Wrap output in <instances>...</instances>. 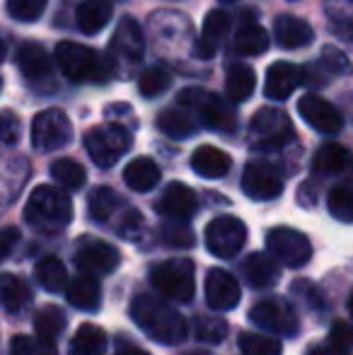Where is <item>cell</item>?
I'll list each match as a JSON object with an SVG mask.
<instances>
[{"label": "cell", "instance_id": "obj_25", "mask_svg": "<svg viewBox=\"0 0 353 355\" xmlns=\"http://www.w3.org/2000/svg\"><path fill=\"white\" fill-rule=\"evenodd\" d=\"M268 49V32L255 17H245L232 39V51L240 56H261Z\"/></svg>", "mask_w": 353, "mask_h": 355}, {"label": "cell", "instance_id": "obj_17", "mask_svg": "<svg viewBox=\"0 0 353 355\" xmlns=\"http://www.w3.org/2000/svg\"><path fill=\"white\" fill-rule=\"evenodd\" d=\"M109 49H112V58L128 63V66L141 61L143 51H146L141 24H138L133 17H123L121 22L117 24V29H114V37H112V42H109Z\"/></svg>", "mask_w": 353, "mask_h": 355}, {"label": "cell", "instance_id": "obj_11", "mask_svg": "<svg viewBox=\"0 0 353 355\" xmlns=\"http://www.w3.org/2000/svg\"><path fill=\"white\" fill-rule=\"evenodd\" d=\"M250 319L261 331L278 334V336H295L300 329L298 314L283 300H264V302L255 304L250 309Z\"/></svg>", "mask_w": 353, "mask_h": 355}, {"label": "cell", "instance_id": "obj_13", "mask_svg": "<svg viewBox=\"0 0 353 355\" xmlns=\"http://www.w3.org/2000/svg\"><path fill=\"white\" fill-rule=\"evenodd\" d=\"M17 68L34 89L53 87V66L46 49L37 42H24L17 49Z\"/></svg>", "mask_w": 353, "mask_h": 355}, {"label": "cell", "instance_id": "obj_36", "mask_svg": "<svg viewBox=\"0 0 353 355\" xmlns=\"http://www.w3.org/2000/svg\"><path fill=\"white\" fill-rule=\"evenodd\" d=\"M327 208L341 223H353V179L336 184L327 196Z\"/></svg>", "mask_w": 353, "mask_h": 355}, {"label": "cell", "instance_id": "obj_8", "mask_svg": "<svg viewBox=\"0 0 353 355\" xmlns=\"http://www.w3.org/2000/svg\"><path fill=\"white\" fill-rule=\"evenodd\" d=\"M268 254L288 268H302L312 259V244L293 227H273L266 234Z\"/></svg>", "mask_w": 353, "mask_h": 355}, {"label": "cell", "instance_id": "obj_45", "mask_svg": "<svg viewBox=\"0 0 353 355\" xmlns=\"http://www.w3.org/2000/svg\"><path fill=\"white\" fill-rule=\"evenodd\" d=\"M320 66L329 75H349L351 73V61L346 58V53H341L339 49H334V46L322 49Z\"/></svg>", "mask_w": 353, "mask_h": 355}, {"label": "cell", "instance_id": "obj_10", "mask_svg": "<svg viewBox=\"0 0 353 355\" xmlns=\"http://www.w3.org/2000/svg\"><path fill=\"white\" fill-rule=\"evenodd\" d=\"M73 138L71 119L61 109H46L37 114L32 121V145L42 153H51L63 145H68Z\"/></svg>", "mask_w": 353, "mask_h": 355}, {"label": "cell", "instance_id": "obj_39", "mask_svg": "<svg viewBox=\"0 0 353 355\" xmlns=\"http://www.w3.org/2000/svg\"><path fill=\"white\" fill-rule=\"evenodd\" d=\"M240 351L242 355H281V341L268 334H242L240 336Z\"/></svg>", "mask_w": 353, "mask_h": 355}, {"label": "cell", "instance_id": "obj_6", "mask_svg": "<svg viewBox=\"0 0 353 355\" xmlns=\"http://www.w3.org/2000/svg\"><path fill=\"white\" fill-rule=\"evenodd\" d=\"M179 104L193 109L203 126L216 128V131H232L235 128V114L218 94L198 87H187L179 92Z\"/></svg>", "mask_w": 353, "mask_h": 355}, {"label": "cell", "instance_id": "obj_4", "mask_svg": "<svg viewBox=\"0 0 353 355\" xmlns=\"http://www.w3.org/2000/svg\"><path fill=\"white\" fill-rule=\"evenodd\" d=\"M131 148V136L119 123H102L85 133V150L97 167H114Z\"/></svg>", "mask_w": 353, "mask_h": 355}, {"label": "cell", "instance_id": "obj_21", "mask_svg": "<svg viewBox=\"0 0 353 355\" xmlns=\"http://www.w3.org/2000/svg\"><path fill=\"white\" fill-rule=\"evenodd\" d=\"M227 29H230V15L225 10H211L203 19L201 37L196 39V56L203 61L216 56L218 46L227 37Z\"/></svg>", "mask_w": 353, "mask_h": 355}, {"label": "cell", "instance_id": "obj_22", "mask_svg": "<svg viewBox=\"0 0 353 355\" xmlns=\"http://www.w3.org/2000/svg\"><path fill=\"white\" fill-rule=\"evenodd\" d=\"M273 37L283 49H302L312 44L315 32L305 19L295 17V15H278L273 22Z\"/></svg>", "mask_w": 353, "mask_h": 355}, {"label": "cell", "instance_id": "obj_51", "mask_svg": "<svg viewBox=\"0 0 353 355\" xmlns=\"http://www.w3.org/2000/svg\"><path fill=\"white\" fill-rule=\"evenodd\" d=\"M117 355H148V353L141 351V348H133V346H121Z\"/></svg>", "mask_w": 353, "mask_h": 355}, {"label": "cell", "instance_id": "obj_9", "mask_svg": "<svg viewBox=\"0 0 353 355\" xmlns=\"http://www.w3.org/2000/svg\"><path fill=\"white\" fill-rule=\"evenodd\" d=\"M250 133L257 150H276L293 141V123L281 109H259L250 123Z\"/></svg>", "mask_w": 353, "mask_h": 355}, {"label": "cell", "instance_id": "obj_54", "mask_svg": "<svg viewBox=\"0 0 353 355\" xmlns=\"http://www.w3.org/2000/svg\"><path fill=\"white\" fill-rule=\"evenodd\" d=\"M349 312H351V317H353V293H351V297H349Z\"/></svg>", "mask_w": 353, "mask_h": 355}, {"label": "cell", "instance_id": "obj_20", "mask_svg": "<svg viewBox=\"0 0 353 355\" xmlns=\"http://www.w3.org/2000/svg\"><path fill=\"white\" fill-rule=\"evenodd\" d=\"M312 172L320 174V177L353 174V153L341 143H325L312 157Z\"/></svg>", "mask_w": 353, "mask_h": 355}, {"label": "cell", "instance_id": "obj_5", "mask_svg": "<svg viewBox=\"0 0 353 355\" xmlns=\"http://www.w3.org/2000/svg\"><path fill=\"white\" fill-rule=\"evenodd\" d=\"M153 288L167 300H177V302H189L193 297V263L189 259H170L162 261L153 268L150 273Z\"/></svg>", "mask_w": 353, "mask_h": 355}, {"label": "cell", "instance_id": "obj_28", "mask_svg": "<svg viewBox=\"0 0 353 355\" xmlns=\"http://www.w3.org/2000/svg\"><path fill=\"white\" fill-rule=\"evenodd\" d=\"M160 167L155 164V159L150 157H136L126 164L123 169V182H126L128 189L138 193H146L150 189H155L160 184Z\"/></svg>", "mask_w": 353, "mask_h": 355}, {"label": "cell", "instance_id": "obj_41", "mask_svg": "<svg viewBox=\"0 0 353 355\" xmlns=\"http://www.w3.org/2000/svg\"><path fill=\"white\" fill-rule=\"evenodd\" d=\"M114 230L126 242H138L143 237V232H146V223H143V215L136 208H126V211L119 215L117 223H114Z\"/></svg>", "mask_w": 353, "mask_h": 355}, {"label": "cell", "instance_id": "obj_47", "mask_svg": "<svg viewBox=\"0 0 353 355\" xmlns=\"http://www.w3.org/2000/svg\"><path fill=\"white\" fill-rule=\"evenodd\" d=\"M329 343H334L336 348H344V351H351L353 348V327L346 322H334L329 331Z\"/></svg>", "mask_w": 353, "mask_h": 355}, {"label": "cell", "instance_id": "obj_32", "mask_svg": "<svg viewBox=\"0 0 353 355\" xmlns=\"http://www.w3.org/2000/svg\"><path fill=\"white\" fill-rule=\"evenodd\" d=\"M257 87V75L250 66L245 63H235V66L227 68V78H225V92L230 97V102L242 104L252 97Z\"/></svg>", "mask_w": 353, "mask_h": 355}, {"label": "cell", "instance_id": "obj_2", "mask_svg": "<svg viewBox=\"0 0 353 355\" xmlns=\"http://www.w3.org/2000/svg\"><path fill=\"white\" fill-rule=\"evenodd\" d=\"M24 220L39 232H61L73 220V203L61 189L42 184L27 198Z\"/></svg>", "mask_w": 353, "mask_h": 355}, {"label": "cell", "instance_id": "obj_14", "mask_svg": "<svg viewBox=\"0 0 353 355\" xmlns=\"http://www.w3.org/2000/svg\"><path fill=\"white\" fill-rule=\"evenodd\" d=\"M298 112H300L302 121L310 123L320 133L334 136L344 128V116H341L339 109L327 99L317 97V94H302L300 102H298Z\"/></svg>", "mask_w": 353, "mask_h": 355}, {"label": "cell", "instance_id": "obj_1", "mask_svg": "<svg viewBox=\"0 0 353 355\" xmlns=\"http://www.w3.org/2000/svg\"><path fill=\"white\" fill-rule=\"evenodd\" d=\"M131 317L148 338L162 346H177L189 334L182 314L155 295H138L131 304Z\"/></svg>", "mask_w": 353, "mask_h": 355}, {"label": "cell", "instance_id": "obj_31", "mask_svg": "<svg viewBox=\"0 0 353 355\" xmlns=\"http://www.w3.org/2000/svg\"><path fill=\"white\" fill-rule=\"evenodd\" d=\"M66 327H68L66 314H63L56 304H46V307L39 309L37 317H34V334H37V338L44 343H51V346L61 338Z\"/></svg>", "mask_w": 353, "mask_h": 355}, {"label": "cell", "instance_id": "obj_40", "mask_svg": "<svg viewBox=\"0 0 353 355\" xmlns=\"http://www.w3.org/2000/svg\"><path fill=\"white\" fill-rule=\"evenodd\" d=\"M170 87V73L162 66H153L148 71H143V75L138 78V89L146 99L160 97L165 89Z\"/></svg>", "mask_w": 353, "mask_h": 355}, {"label": "cell", "instance_id": "obj_3", "mask_svg": "<svg viewBox=\"0 0 353 355\" xmlns=\"http://www.w3.org/2000/svg\"><path fill=\"white\" fill-rule=\"evenodd\" d=\"M56 63L71 83H107L112 78V61L85 44L61 42L56 46Z\"/></svg>", "mask_w": 353, "mask_h": 355}, {"label": "cell", "instance_id": "obj_29", "mask_svg": "<svg viewBox=\"0 0 353 355\" xmlns=\"http://www.w3.org/2000/svg\"><path fill=\"white\" fill-rule=\"evenodd\" d=\"M32 304V288L12 273H0V307L19 314Z\"/></svg>", "mask_w": 353, "mask_h": 355}, {"label": "cell", "instance_id": "obj_44", "mask_svg": "<svg viewBox=\"0 0 353 355\" xmlns=\"http://www.w3.org/2000/svg\"><path fill=\"white\" fill-rule=\"evenodd\" d=\"M10 355H56L51 343H44L32 336H17L10 343Z\"/></svg>", "mask_w": 353, "mask_h": 355}, {"label": "cell", "instance_id": "obj_30", "mask_svg": "<svg viewBox=\"0 0 353 355\" xmlns=\"http://www.w3.org/2000/svg\"><path fill=\"white\" fill-rule=\"evenodd\" d=\"M112 19V3L109 0H83L78 5L76 22L83 34H97Z\"/></svg>", "mask_w": 353, "mask_h": 355}, {"label": "cell", "instance_id": "obj_55", "mask_svg": "<svg viewBox=\"0 0 353 355\" xmlns=\"http://www.w3.org/2000/svg\"><path fill=\"white\" fill-rule=\"evenodd\" d=\"M221 3H235V0H221Z\"/></svg>", "mask_w": 353, "mask_h": 355}, {"label": "cell", "instance_id": "obj_43", "mask_svg": "<svg viewBox=\"0 0 353 355\" xmlns=\"http://www.w3.org/2000/svg\"><path fill=\"white\" fill-rule=\"evenodd\" d=\"M49 0H8V12L17 22H37L46 10Z\"/></svg>", "mask_w": 353, "mask_h": 355}, {"label": "cell", "instance_id": "obj_19", "mask_svg": "<svg viewBox=\"0 0 353 355\" xmlns=\"http://www.w3.org/2000/svg\"><path fill=\"white\" fill-rule=\"evenodd\" d=\"M305 80V71L295 63L288 61H276L268 66L266 71V83H264V94L273 102H283L295 92L298 85Z\"/></svg>", "mask_w": 353, "mask_h": 355}, {"label": "cell", "instance_id": "obj_27", "mask_svg": "<svg viewBox=\"0 0 353 355\" xmlns=\"http://www.w3.org/2000/svg\"><path fill=\"white\" fill-rule=\"evenodd\" d=\"M66 297L73 307L85 309V312H92L102 304V285L94 276H87V273H80L76 276L66 288Z\"/></svg>", "mask_w": 353, "mask_h": 355}, {"label": "cell", "instance_id": "obj_33", "mask_svg": "<svg viewBox=\"0 0 353 355\" xmlns=\"http://www.w3.org/2000/svg\"><path fill=\"white\" fill-rule=\"evenodd\" d=\"M157 128L165 133L167 138L175 141H184V138L196 133V121L191 119V114H187L184 109H165L157 116Z\"/></svg>", "mask_w": 353, "mask_h": 355}, {"label": "cell", "instance_id": "obj_16", "mask_svg": "<svg viewBox=\"0 0 353 355\" xmlns=\"http://www.w3.org/2000/svg\"><path fill=\"white\" fill-rule=\"evenodd\" d=\"M155 211L165 220H177V223H187L189 218H193L198 211V198L193 193V189H189L182 182L167 184V189L162 191V196L157 198Z\"/></svg>", "mask_w": 353, "mask_h": 355}, {"label": "cell", "instance_id": "obj_50", "mask_svg": "<svg viewBox=\"0 0 353 355\" xmlns=\"http://www.w3.org/2000/svg\"><path fill=\"white\" fill-rule=\"evenodd\" d=\"M307 355H349V351H344V348H336L334 343H317V346L310 348V353Z\"/></svg>", "mask_w": 353, "mask_h": 355}, {"label": "cell", "instance_id": "obj_48", "mask_svg": "<svg viewBox=\"0 0 353 355\" xmlns=\"http://www.w3.org/2000/svg\"><path fill=\"white\" fill-rule=\"evenodd\" d=\"M19 237L22 234H19L17 227H0V261H5L10 257V252L17 247Z\"/></svg>", "mask_w": 353, "mask_h": 355}, {"label": "cell", "instance_id": "obj_46", "mask_svg": "<svg viewBox=\"0 0 353 355\" xmlns=\"http://www.w3.org/2000/svg\"><path fill=\"white\" fill-rule=\"evenodd\" d=\"M19 131H22V123L17 114L12 109H3L0 112V143L15 145L19 141Z\"/></svg>", "mask_w": 353, "mask_h": 355}, {"label": "cell", "instance_id": "obj_18", "mask_svg": "<svg viewBox=\"0 0 353 355\" xmlns=\"http://www.w3.org/2000/svg\"><path fill=\"white\" fill-rule=\"evenodd\" d=\"M203 288H206V302L213 312H227L240 302V283L223 268H211Z\"/></svg>", "mask_w": 353, "mask_h": 355}, {"label": "cell", "instance_id": "obj_53", "mask_svg": "<svg viewBox=\"0 0 353 355\" xmlns=\"http://www.w3.org/2000/svg\"><path fill=\"white\" fill-rule=\"evenodd\" d=\"M184 355H211L208 351H191V353H184Z\"/></svg>", "mask_w": 353, "mask_h": 355}, {"label": "cell", "instance_id": "obj_38", "mask_svg": "<svg viewBox=\"0 0 353 355\" xmlns=\"http://www.w3.org/2000/svg\"><path fill=\"white\" fill-rule=\"evenodd\" d=\"M193 336L203 343H221L227 336V324L225 319L216 317V314H201L193 322Z\"/></svg>", "mask_w": 353, "mask_h": 355}, {"label": "cell", "instance_id": "obj_12", "mask_svg": "<svg viewBox=\"0 0 353 355\" xmlns=\"http://www.w3.org/2000/svg\"><path fill=\"white\" fill-rule=\"evenodd\" d=\"M76 263L87 276H107L119 266V252L97 237H80L76 247Z\"/></svg>", "mask_w": 353, "mask_h": 355}, {"label": "cell", "instance_id": "obj_24", "mask_svg": "<svg viewBox=\"0 0 353 355\" xmlns=\"http://www.w3.org/2000/svg\"><path fill=\"white\" fill-rule=\"evenodd\" d=\"M230 155L216 145H201L191 155V169L203 179H221L230 172Z\"/></svg>", "mask_w": 353, "mask_h": 355}, {"label": "cell", "instance_id": "obj_34", "mask_svg": "<svg viewBox=\"0 0 353 355\" xmlns=\"http://www.w3.org/2000/svg\"><path fill=\"white\" fill-rule=\"evenodd\" d=\"M34 276H37L39 285L49 293H61V290L68 288V271L61 259L56 257H44L34 268Z\"/></svg>", "mask_w": 353, "mask_h": 355}, {"label": "cell", "instance_id": "obj_37", "mask_svg": "<svg viewBox=\"0 0 353 355\" xmlns=\"http://www.w3.org/2000/svg\"><path fill=\"white\" fill-rule=\"evenodd\" d=\"M51 177L56 179L61 187L71 189V191L83 189V187H85V182H87L85 167H83L80 162H76V159H71V157L56 159V162L51 164Z\"/></svg>", "mask_w": 353, "mask_h": 355}, {"label": "cell", "instance_id": "obj_26", "mask_svg": "<svg viewBox=\"0 0 353 355\" xmlns=\"http://www.w3.org/2000/svg\"><path fill=\"white\" fill-rule=\"evenodd\" d=\"M242 273H245L247 283L252 288H271V285L278 283V261L271 257V254H264V252H255L245 259L242 263Z\"/></svg>", "mask_w": 353, "mask_h": 355}, {"label": "cell", "instance_id": "obj_7", "mask_svg": "<svg viewBox=\"0 0 353 355\" xmlns=\"http://www.w3.org/2000/svg\"><path fill=\"white\" fill-rule=\"evenodd\" d=\"M247 242V227L235 215H218L206 227V249L218 259H232Z\"/></svg>", "mask_w": 353, "mask_h": 355}, {"label": "cell", "instance_id": "obj_35", "mask_svg": "<svg viewBox=\"0 0 353 355\" xmlns=\"http://www.w3.org/2000/svg\"><path fill=\"white\" fill-rule=\"evenodd\" d=\"M107 334L94 324H83L71 341V355H104Z\"/></svg>", "mask_w": 353, "mask_h": 355}, {"label": "cell", "instance_id": "obj_56", "mask_svg": "<svg viewBox=\"0 0 353 355\" xmlns=\"http://www.w3.org/2000/svg\"><path fill=\"white\" fill-rule=\"evenodd\" d=\"M0 87H3V80H0Z\"/></svg>", "mask_w": 353, "mask_h": 355}, {"label": "cell", "instance_id": "obj_15", "mask_svg": "<svg viewBox=\"0 0 353 355\" xmlns=\"http://www.w3.org/2000/svg\"><path fill=\"white\" fill-rule=\"evenodd\" d=\"M242 191L255 201H271L283 193V179L271 164L252 162L242 174Z\"/></svg>", "mask_w": 353, "mask_h": 355}, {"label": "cell", "instance_id": "obj_52", "mask_svg": "<svg viewBox=\"0 0 353 355\" xmlns=\"http://www.w3.org/2000/svg\"><path fill=\"white\" fill-rule=\"evenodd\" d=\"M3 61H5V42L0 39V63H3Z\"/></svg>", "mask_w": 353, "mask_h": 355}, {"label": "cell", "instance_id": "obj_23", "mask_svg": "<svg viewBox=\"0 0 353 355\" xmlns=\"http://www.w3.org/2000/svg\"><path fill=\"white\" fill-rule=\"evenodd\" d=\"M126 208L128 206L123 203V198L109 187H99L89 193V201H87L89 218L99 225H112L114 227V223L119 220V215L126 211Z\"/></svg>", "mask_w": 353, "mask_h": 355}, {"label": "cell", "instance_id": "obj_42", "mask_svg": "<svg viewBox=\"0 0 353 355\" xmlns=\"http://www.w3.org/2000/svg\"><path fill=\"white\" fill-rule=\"evenodd\" d=\"M160 234H162V242H165L167 247H175V249L193 247L191 227H187L184 223H177V220H165L160 227Z\"/></svg>", "mask_w": 353, "mask_h": 355}, {"label": "cell", "instance_id": "obj_49", "mask_svg": "<svg viewBox=\"0 0 353 355\" xmlns=\"http://www.w3.org/2000/svg\"><path fill=\"white\" fill-rule=\"evenodd\" d=\"M293 293H302L300 297L310 300L312 304H322L320 290H317L315 285H310V283H295V285H293Z\"/></svg>", "mask_w": 353, "mask_h": 355}]
</instances>
